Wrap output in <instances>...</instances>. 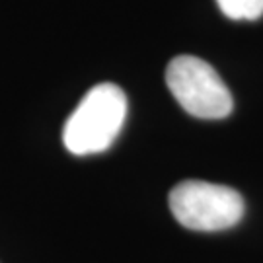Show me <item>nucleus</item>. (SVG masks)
Listing matches in <instances>:
<instances>
[{
  "instance_id": "7ed1b4c3",
  "label": "nucleus",
  "mask_w": 263,
  "mask_h": 263,
  "mask_svg": "<svg viewBox=\"0 0 263 263\" xmlns=\"http://www.w3.org/2000/svg\"><path fill=\"white\" fill-rule=\"evenodd\" d=\"M166 84L172 96L189 115L199 119L228 117L232 94L213 66L193 55H179L166 68Z\"/></svg>"
},
{
  "instance_id": "f257e3e1",
  "label": "nucleus",
  "mask_w": 263,
  "mask_h": 263,
  "mask_svg": "<svg viewBox=\"0 0 263 263\" xmlns=\"http://www.w3.org/2000/svg\"><path fill=\"white\" fill-rule=\"evenodd\" d=\"M127 117V96L119 86L102 82L80 100L66 119L63 142L74 156L107 151L121 133Z\"/></svg>"
},
{
  "instance_id": "f03ea898",
  "label": "nucleus",
  "mask_w": 263,
  "mask_h": 263,
  "mask_svg": "<svg viewBox=\"0 0 263 263\" xmlns=\"http://www.w3.org/2000/svg\"><path fill=\"white\" fill-rule=\"evenodd\" d=\"M170 211L181 226L197 232L232 228L244 216V199L232 187L185 179L170 191Z\"/></svg>"
},
{
  "instance_id": "20e7f679",
  "label": "nucleus",
  "mask_w": 263,
  "mask_h": 263,
  "mask_svg": "<svg viewBox=\"0 0 263 263\" xmlns=\"http://www.w3.org/2000/svg\"><path fill=\"white\" fill-rule=\"evenodd\" d=\"M216 4L230 20H257L263 16V0H216Z\"/></svg>"
}]
</instances>
